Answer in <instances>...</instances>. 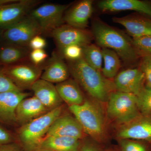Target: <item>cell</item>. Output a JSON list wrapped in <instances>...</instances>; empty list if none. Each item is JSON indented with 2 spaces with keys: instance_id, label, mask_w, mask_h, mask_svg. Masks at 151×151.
<instances>
[{
  "instance_id": "6da1fadb",
  "label": "cell",
  "mask_w": 151,
  "mask_h": 151,
  "mask_svg": "<svg viewBox=\"0 0 151 151\" xmlns=\"http://www.w3.org/2000/svg\"><path fill=\"white\" fill-rule=\"evenodd\" d=\"M67 61L70 74L80 87L94 100L100 103L107 102L110 94L116 91L113 81L91 67L82 57Z\"/></svg>"
},
{
  "instance_id": "7a4b0ae2",
  "label": "cell",
  "mask_w": 151,
  "mask_h": 151,
  "mask_svg": "<svg viewBox=\"0 0 151 151\" xmlns=\"http://www.w3.org/2000/svg\"><path fill=\"white\" fill-rule=\"evenodd\" d=\"M92 32L99 46L114 50L127 64L134 63L140 56L132 40L101 21H93Z\"/></svg>"
},
{
  "instance_id": "3957f363",
  "label": "cell",
  "mask_w": 151,
  "mask_h": 151,
  "mask_svg": "<svg viewBox=\"0 0 151 151\" xmlns=\"http://www.w3.org/2000/svg\"><path fill=\"white\" fill-rule=\"evenodd\" d=\"M99 103L94 99H85L81 105L69 106V110L81 126L84 134L104 145L106 139L105 115Z\"/></svg>"
},
{
  "instance_id": "277c9868",
  "label": "cell",
  "mask_w": 151,
  "mask_h": 151,
  "mask_svg": "<svg viewBox=\"0 0 151 151\" xmlns=\"http://www.w3.org/2000/svg\"><path fill=\"white\" fill-rule=\"evenodd\" d=\"M62 111V107L59 106L25 124L19 132V145L22 150L37 151L41 142Z\"/></svg>"
},
{
  "instance_id": "5b68a950",
  "label": "cell",
  "mask_w": 151,
  "mask_h": 151,
  "mask_svg": "<svg viewBox=\"0 0 151 151\" xmlns=\"http://www.w3.org/2000/svg\"><path fill=\"white\" fill-rule=\"evenodd\" d=\"M107 116L120 125L131 122L141 113L134 94L115 91L107 101Z\"/></svg>"
},
{
  "instance_id": "8992f818",
  "label": "cell",
  "mask_w": 151,
  "mask_h": 151,
  "mask_svg": "<svg viewBox=\"0 0 151 151\" xmlns=\"http://www.w3.org/2000/svg\"><path fill=\"white\" fill-rule=\"evenodd\" d=\"M68 4H46L38 6L29 13L40 27L42 34L50 36L52 33L64 24V15Z\"/></svg>"
},
{
  "instance_id": "52a82bcc",
  "label": "cell",
  "mask_w": 151,
  "mask_h": 151,
  "mask_svg": "<svg viewBox=\"0 0 151 151\" xmlns=\"http://www.w3.org/2000/svg\"><path fill=\"white\" fill-rule=\"evenodd\" d=\"M42 34L38 24L29 14L16 23L4 29L3 37L7 43L29 47L33 38Z\"/></svg>"
},
{
  "instance_id": "ba28073f",
  "label": "cell",
  "mask_w": 151,
  "mask_h": 151,
  "mask_svg": "<svg viewBox=\"0 0 151 151\" xmlns=\"http://www.w3.org/2000/svg\"><path fill=\"white\" fill-rule=\"evenodd\" d=\"M44 63L35 65L29 60L6 66L2 72L19 89H31L34 83L40 78Z\"/></svg>"
},
{
  "instance_id": "9c48e42d",
  "label": "cell",
  "mask_w": 151,
  "mask_h": 151,
  "mask_svg": "<svg viewBox=\"0 0 151 151\" xmlns=\"http://www.w3.org/2000/svg\"><path fill=\"white\" fill-rule=\"evenodd\" d=\"M57 46V50L61 52L66 47L76 45L83 47L91 44L93 38L92 32L86 29L73 27L67 24L59 27L52 33Z\"/></svg>"
},
{
  "instance_id": "30bf717a",
  "label": "cell",
  "mask_w": 151,
  "mask_h": 151,
  "mask_svg": "<svg viewBox=\"0 0 151 151\" xmlns=\"http://www.w3.org/2000/svg\"><path fill=\"white\" fill-rule=\"evenodd\" d=\"M116 137L118 139L151 142V115L141 114L131 122L120 125Z\"/></svg>"
},
{
  "instance_id": "8fae6325",
  "label": "cell",
  "mask_w": 151,
  "mask_h": 151,
  "mask_svg": "<svg viewBox=\"0 0 151 151\" xmlns=\"http://www.w3.org/2000/svg\"><path fill=\"white\" fill-rule=\"evenodd\" d=\"M40 0H18L0 6V28L4 29L15 24L38 6Z\"/></svg>"
},
{
  "instance_id": "7c38bea8",
  "label": "cell",
  "mask_w": 151,
  "mask_h": 151,
  "mask_svg": "<svg viewBox=\"0 0 151 151\" xmlns=\"http://www.w3.org/2000/svg\"><path fill=\"white\" fill-rule=\"evenodd\" d=\"M64 58L57 50L53 51L50 58L45 63L40 78L56 84L68 79L70 72Z\"/></svg>"
},
{
  "instance_id": "4fadbf2b",
  "label": "cell",
  "mask_w": 151,
  "mask_h": 151,
  "mask_svg": "<svg viewBox=\"0 0 151 151\" xmlns=\"http://www.w3.org/2000/svg\"><path fill=\"white\" fill-rule=\"evenodd\" d=\"M145 76L140 69L133 68L118 73L113 81L116 91L137 96L144 88Z\"/></svg>"
},
{
  "instance_id": "5bb4252c",
  "label": "cell",
  "mask_w": 151,
  "mask_h": 151,
  "mask_svg": "<svg viewBox=\"0 0 151 151\" xmlns=\"http://www.w3.org/2000/svg\"><path fill=\"white\" fill-rule=\"evenodd\" d=\"M84 131L75 117L60 116L52 123L46 136L70 137L84 139Z\"/></svg>"
},
{
  "instance_id": "9a60e30c",
  "label": "cell",
  "mask_w": 151,
  "mask_h": 151,
  "mask_svg": "<svg viewBox=\"0 0 151 151\" xmlns=\"http://www.w3.org/2000/svg\"><path fill=\"white\" fill-rule=\"evenodd\" d=\"M93 11V1H80L65 11L63 18L64 22L73 27L86 29Z\"/></svg>"
},
{
  "instance_id": "2e32d148",
  "label": "cell",
  "mask_w": 151,
  "mask_h": 151,
  "mask_svg": "<svg viewBox=\"0 0 151 151\" xmlns=\"http://www.w3.org/2000/svg\"><path fill=\"white\" fill-rule=\"evenodd\" d=\"M31 89L34 96L49 111L61 106L63 100L52 83L40 78L34 83Z\"/></svg>"
},
{
  "instance_id": "e0dca14e",
  "label": "cell",
  "mask_w": 151,
  "mask_h": 151,
  "mask_svg": "<svg viewBox=\"0 0 151 151\" xmlns=\"http://www.w3.org/2000/svg\"><path fill=\"white\" fill-rule=\"evenodd\" d=\"M29 95L21 91L0 94V122L11 123L17 121L16 111L19 103Z\"/></svg>"
},
{
  "instance_id": "ac0fdd59",
  "label": "cell",
  "mask_w": 151,
  "mask_h": 151,
  "mask_svg": "<svg viewBox=\"0 0 151 151\" xmlns=\"http://www.w3.org/2000/svg\"><path fill=\"white\" fill-rule=\"evenodd\" d=\"M98 6L103 12L137 11L151 18V4L139 0H104L98 3Z\"/></svg>"
},
{
  "instance_id": "d6986e66",
  "label": "cell",
  "mask_w": 151,
  "mask_h": 151,
  "mask_svg": "<svg viewBox=\"0 0 151 151\" xmlns=\"http://www.w3.org/2000/svg\"><path fill=\"white\" fill-rule=\"evenodd\" d=\"M49 111L35 96L26 98L21 101L17 107V121L26 124Z\"/></svg>"
},
{
  "instance_id": "ffe728a7",
  "label": "cell",
  "mask_w": 151,
  "mask_h": 151,
  "mask_svg": "<svg viewBox=\"0 0 151 151\" xmlns=\"http://www.w3.org/2000/svg\"><path fill=\"white\" fill-rule=\"evenodd\" d=\"M113 22L122 25L133 38L151 36V20L139 17H114Z\"/></svg>"
},
{
  "instance_id": "44dd1931",
  "label": "cell",
  "mask_w": 151,
  "mask_h": 151,
  "mask_svg": "<svg viewBox=\"0 0 151 151\" xmlns=\"http://www.w3.org/2000/svg\"><path fill=\"white\" fill-rule=\"evenodd\" d=\"M81 140L70 137L45 136L37 151H78Z\"/></svg>"
},
{
  "instance_id": "7402d4cb",
  "label": "cell",
  "mask_w": 151,
  "mask_h": 151,
  "mask_svg": "<svg viewBox=\"0 0 151 151\" xmlns=\"http://www.w3.org/2000/svg\"><path fill=\"white\" fill-rule=\"evenodd\" d=\"M6 43L0 47V63L9 66L29 60L32 50L29 47Z\"/></svg>"
},
{
  "instance_id": "603a6c76",
  "label": "cell",
  "mask_w": 151,
  "mask_h": 151,
  "mask_svg": "<svg viewBox=\"0 0 151 151\" xmlns=\"http://www.w3.org/2000/svg\"><path fill=\"white\" fill-rule=\"evenodd\" d=\"M60 97L69 106L80 105L85 98L78 83L74 79H67L55 85Z\"/></svg>"
},
{
  "instance_id": "cb8c5ba5",
  "label": "cell",
  "mask_w": 151,
  "mask_h": 151,
  "mask_svg": "<svg viewBox=\"0 0 151 151\" xmlns=\"http://www.w3.org/2000/svg\"><path fill=\"white\" fill-rule=\"evenodd\" d=\"M104 66L101 71L105 78L111 80L115 78L121 68V60L118 55L114 50L107 48H102Z\"/></svg>"
},
{
  "instance_id": "d4e9b609",
  "label": "cell",
  "mask_w": 151,
  "mask_h": 151,
  "mask_svg": "<svg viewBox=\"0 0 151 151\" xmlns=\"http://www.w3.org/2000/svg\"><path fill=\"white\" fill-rule=\"evenodd\" d=\"M82 57L89 65L101 72L103 64L102 49L99 47L90 44L82 47Z\"/></svg>"
},
{
  "instance_id": "484cf974",
  "label": "cell",
  "mask_w": 151,
  "mask_h": 151,
  "mask_svg": "<svg viewBox=\"0 0 151 151\" xmlns=\"http://www.w3.org/2000/svg\"><path fill=\"white\" fill-rule=\"evenodd\" d=\"M118 143V151H151V146L144 141L122 139Z\"/></svg>"
},
{
  "instance_id": "4316f807",
  "label": "cell",
  "mask_w": 151,
  "mask_h": 151,
  "mask_svg": "<svg viewBox=\"0 0 151 151\" xmlns=\"http://www.w3.org/2000/svg\"><path fill=\"white\" fill-rule=\"evenodd\" d=\"M137 97L138 105L141 114L151 115V89L144 86Z\"/></svg>"
},
{
  "instance_id": "83f0119b",
  "label": "cell",
  "mask_w": 151,
  "mask_h": 151,
  "mask_svg": "<svg viewBox=\"0 0 151 151\" xmlns=\"http://www.w3.org/2000/svg\"><path fill=\"white\" fill-rule=\"evenodd\" d=\"M132 42L140 55L151 56V36L133 38Z\"/></svg>"
},
{
  "instance_id": "f1b7e54d",
  "label": "cell",
  "mask_w": 151,
  "mask_h": 151,
  "mask_svg": "<svg viewBox=\"0 0 151 151\" xmlns=\"http://www.w3.org/2000/svg\"><path fill=\"white\" fill-rule=\"evenodd\" d=\"M78 151H116V150L107 148L104 144L94 140L92 139H81Z\"/></svg>"
},
{
  "instance_id": "f546056e",
  "label": "cell",
  "mask_w": 151,
  "mask_h": 151,
  "mask_svg": "<svg viewBox=\"0 0 151 151\" xmlns=\"http://www.w3.org/2000/svg\"><path fill=\"white\" fill-rule=\"evenodd\" d=\"M60 53L67 60H76L82 57V47L78 45H70L65 47Z\"/></svg>"
},
{
  "instance_id": "4dcf8cb0",
  "label": "cell",
  "mask_w": 151,
  "mask_h": 151,
  "mask_svg": "<svg viewBox=\"0 0 151 151\" xmlns=\"http://www.w3.org/2000/svg\"><path fill=\"white\" fill-rule=\"evenodd\" d=\"M12 80L3 72H0V94L11 91H21Z\"/></svg>"
},
{
  "instance_id": "1f68e13d",
  "label": "cell",
  "mask_w": 151,
  "mask_h": 151,
  "mask_svg": "<svg viewBox=\"0 0 151 151\" xmlns=\"http://www.w3.org/2000/svg\"><path fill=\"white\" fill-rule=\"evenodd\" d=\"M141 70L145 76V81L147 82V87L151 89V56H142L141 62Z\"/></svg>"
},
{
  "instance_id": "d6a6232c",
  "label": "cell",
  "mask_w": 151,
  "mask_h": 151,
  "mask_svg": "<svg viewBox=\"0 0 151 151\" xmlns=\"http://www.w3.org/2000/svg\"><path fill=\"white\" fill-rule=\"evenodd\" d=\"M48 57V55L44 49L32 50L29 55V60L36 65L43 64Z\"/></svg>"
},
{
  "instance_id": "836d02e7",
  "label": "cell",
  "mask_w": 151,
  "mask_h": 151,
  "mask_svg": "<svg viewBox=\"0 0 151 151\" xmlns=\"http://www.w3.org/2000/svg\"><path fill=\"white\" fill-rule=\"evenodd\" d=\"M46 40L40 35L34 37L30 41L29 47L31 50L38 49H44L46 46Z\"/></svg>"
},
{
  "instance_id": "e575fe53",
  "label": "cell",
  "mask_w": 151,
  "mask_h": 151,
  "mask_svg": "<svg viewBox=\"0 0 151 151\" xmlns=\"http://www.w3.org/2000/svg\"><path fill=\"white\" fill-rule=\"evenodd\" d=\"M13 139L9 133L0 127V146L12 143Z\"/></svg>"
},
{
  "instance_id": "d590c367",
  "label": "cell",
  "mask_w": 151,
  "mask_h": 151,
  "mask_svg": "<svg viewBox=\"0 0 151 151\" xmlns=\"http://www.w3.org/2000/svg\"><path fill=\"white\" fill-rule=\"evenodd\" d=\"M0 151H22L19 144L11 143L0 146Z\"/></svg>"
},
{
  "instance_id": "8d00e7d4",
  "label": "cell",
  "mask_w": 151,
  "mask_h": 151,
  "mask_svg": "<svg viewBox=\"0 0 151 151\" xmlns=\"http://www.w3.org/2000/svg\"><path fill=\"white\" fill-rule=\"evenodd\" d=\"M18 0H0V6L16 2Z\"/></svg>"
},
{
  "instance_id": "74e56055",
  "label": "cell",
  "mask_w": 151,
  "mask_h": 151,
  "mask_svg": "<svg viewBox=\"0 0 151 151\" xmlns=\"http://www.w3.org/2000/svg\"><path fill=\"white\" fill-rule=\"evenodd\" d=\"M2 39H3V32H0V42Z\"/></svg>"
}]
</instances>
